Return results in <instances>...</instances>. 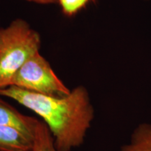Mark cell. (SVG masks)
I'll list each match as a JSON object with an SVG mask.
<instances>
[{"label": "cell", "instance_id": "6da1fadb", "mask_svg": "<svg viewBox=\"0 0 151 151\" xmlns=\"http://www.w3.org/2000/svg\"><path fill=\"white\" fill-rule=\"evenodd\" d=\"M0 95L37 113L48 126L58 151L81 146L94 118L88 90L77 86L65 97H56L28 91L14 86L0 89Z\"/></svg>", "mask_w": 151, "mask_h": 151}, {"label": "cell", "instance_id": "7a4b0ae2", "mask_svg": "<svg viewBox=\"0 0 151 151\" xmlns=\"http://www.w3.org/2000/svg\"><path fill=\"white\" fill-rule=\"evenodd\" d=\"M41 43L39 34L23 19L0 29V89L11 86L17 71L39 51Z\"/></svg>", "mask_w": 151, "mask_h": 151}, {"label": "cell", "instance_id": "3957f363", "mask_svg": "<svg viewBox=\"0 0 151 151\" xmlns=\"http://www.w3.org/2000/svg\"><path fill=\"white\" fill-rule=\"evenodd\" d=\"M11 86L56 97H65L71 92L39 51L29 58L17 71Z\"/></svg>", "mask_w": 151, "mask_h": 151}, {"label": "cell", "instance_id": "277c9868", "mask_svg": "<svg viewBox=\"0 0 151 151\" xmlns=\"http://www.w3.org/2000/svg\"><path fill=\"white\" fill-rule=\"evenodd\" d=\"M37 120L19 113L0 97V125L15 128L34 138Z\"/></svg>", "mask_w": 151, "mask_h": 151}, {"label": "cell", "instance_id": "5b68a950", "mask_svg": "<svg viewBox=\"0 0 151 151\" xmlns=\"http://www.w3.org/2000/svg\"><path fill=\"white\" fill-rule=\"evenodd\" d=\"M34 138L15 128L0 125V151H32Z\"/></svg>", "mask_w": 151, "mask_h": 151}, {"label": "cell", "instance_id": "8992f818", "mask_svg": "<svg viewBox=\"0 0 151 151\" xmlns=\"http://www.w3.org/2000/svg\"><path fill=\"white\" fill-rule=\"evenodd\" d=\"M118 151H151V124H138L132 133L130 141Z\"/></svg>", "mask_w": 151, "mask_h": 151}, {"label": "cell", "instance_id": "52a82bcc", "mask_svg": "<svg viewBox=\"0 0 151 151\" xmlns=\"http://www.w3.org/2000/svg\"><path fill=\"white\" fill-rule=\"evenodd\" d=\"M32 151H58L48 126L39 120H37L35 125L34 146Z\"/></svg>", "mask_w": 151, "mask_h": 151}, {"label": "cell", "instance_id": "ba28073f", "mask_svg": "<svg viewBox=\"0 0 151 151\" xmlns=\"http://www.w3.org/2000/svg\"><path fill=\"white\" fill-rule=\"evenodd\" d=\"M95 0H58L63 14L67 17H73L83 9L90 3Z\"/></svg>", "mask_w": 151, "mask_h": 151}, {"label": "cell", "instance_id": "9c48e42d", "mask_svg": "<svg viewBox=\"0 0 151 151\" xmlns=\"http://www.w3.org/2000/svg\"><path fill=\"white\" fill-rule=\"evenodd\" d=\"M26 1L43 5L57 4H58V0H26Z\"/></svg>", "mask_w": 151, "mask_h": 151}]
</instances>
